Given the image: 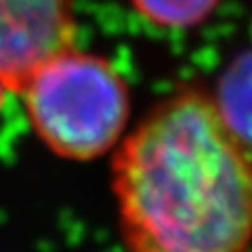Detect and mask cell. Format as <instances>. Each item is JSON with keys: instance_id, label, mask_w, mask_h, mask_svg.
<instances>
[{"instance_id": "obj_1", "label": "cell", "mask_w": 252, "mask_h": 252, "mask_svg": "<svg viewBox=\"0 0 252 252\" xmlns=\"http://www.w3.org/2000/svg\"><path fill=\"white\" fill-rule=\"evenodd\" d=\"M112 191L128 252L252 248V154L202 86L175 89L124 135Z\"/></svg>"}, {"instance_id": "obj_2", "label": "cell", "mask_w": 252, "mask_h": 252, "mask_svg": "<svg viewBox=\"0 0 252 252\" xmlns=\"http://www.w3.org/2000/svg\"><path fill=\"white\" fill-rule=\"evenodd\" d=\"M36 137L59 158L89 162L124 139L128 82L103 55L76 46L44 61L19 93Z\"/></svg>"}, {"instance_id": "obj_3", "label": "cell", "mask_w": 252, "mask_h": 252, "mask_svg": "<svg viewBox=\"0 0 252 252\" xmlns=\"http://www.w3.org/2000/svg\"><path fill=\"white\" fill-rule=\"evenodd\" d=\"M74 0H0V80L21 93L32 74L76 42Z\"/></svg>"}, {"instance_id": "obj_4", "label": "cell", "mask_w": 252, "mask_h": 252, "mask_svg": "<svg viewBox=\"0 0 252 252\" xmlns=\"http://www.w3.org/2000/svg\"><path fill=\"white\" fill-rule=\"evenodd\" d=\"M210 94L223 122L252 154V49L227 63Z\"/></svg>"}, {"instance_id": "obj_5", "label": "cell", "mask_w": 252, "mask_h": 252, "mask_svg": "<svg viewBox=\"0 0 252 252\" xmlns=\"http://www.w3.org/2000/svg\"><path fill=\"white\" fill-rule=\"evenodd\" d=\"M132 11L160 30H193L217 13L220 0H128Z\"/></svg>"}, {"instance_id": "obj_6", "label": "cell", "mask_w": 252, "mask_h": 252, "mask_svg": "<svg viewBox=\"0 0 252 252\" xmlns=\"http://www.w3.org/2000/svg\"><path fill=\"white\" fill-rule=\"evenodd\" d=\"M6 93H9V89H6V86H4V82H2V80H0V109H2V105H4Z\"/></svg>"}]
</instances>
